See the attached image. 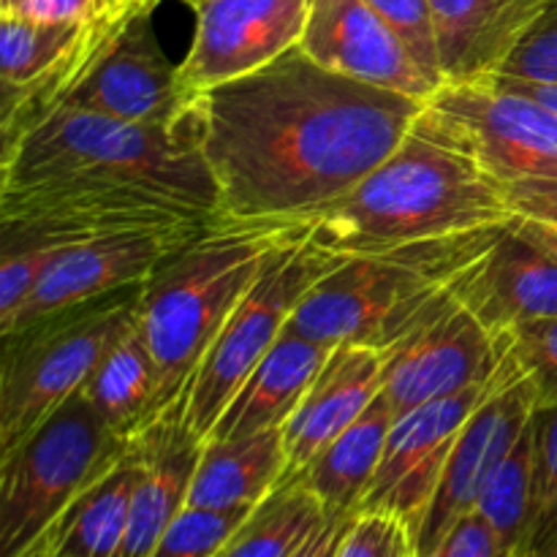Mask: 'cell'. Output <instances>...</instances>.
<instances>
[{"label": "cell", "instance_id": "6da1fadb", "mask_svg": "<svg viewBox=\"0 0 557 557\" xmlns=\"http://www.w3.org/2000/svg\"><path fill=\"white\" fill-rule=\"evenodd\" d=\"M422 109L294 47L199 92L188 134L215 180L218 221H302L386 161Z\"/></svg>", "mask_w": 557, "mask_h": 557}, {"label": "cell", "instance_id": "7a4b0ae2", "mask_svg": "<svg viewBox=\"0 0 557 557\" xmlns=\"http://www.w3.org/2000/svg\"><path fill=\"white\" fill-rule=\"evenodd\" d=\"M515 221L506 185L471 156L411 128L368 177L308 212V243L332 253H375Z\"/></svg>", "mask_w": 557, "mask_h": 557}, {"label": "cell", "instance_id": "3957f363", "mask_svg": "<svg viewBox=\"0 0 557 557\" xmlns=\"http://www.w3.org/2000/svg\"><path fill=\"white\" fill-rule=\"evenodd\" d=\"M308 239L302 221H212L152 270L139 292V326L161 373L163 411L180 403L261 272Z\"/></svg>", "mask_w": 557, "mask_h": 557}, {"label": "cell", "instance_id": "277c9868", "mask_svg": "<svg viewBox=\"0 0 557 557\" xmlns=\"http://www.w3.org/2000/svg\"><path fill=\"white\" fill-rule=\"evenodd\" d=\"M0 188L101 183L156 188L218 218V188L188 125L128 123L79 107L52 109L3 147Z\"/></svg>", "mask_w": 557, "mask_h": 557}, {"label": "cell", "instance_id": "5b68a950", "mask_svg": "<svg viewBox=\"0 0 557 557\" xmlns=\"http://www.w3.org/2000/svg\"><path fill=\"white\" fill-rule=\"evenodd\" d=\"M509 223L346 256L305 294L286 332L324 346L348 343L384 354L417 324L438 294L493 248Z\"/></svg>", "mask_w": 557, "mask_h": 557}, {"label": "cell", "instance_id": "8992f818", "mask_svg": "<svg viewBox=\"0 0 557 557\" xmlns=\"http://www.w3.org/2000/svg\"><path fill=\"white\" fill-rule=\"evenodd\" d=\"M139 286L60 310L3 337L0 457L36 433L87 384L107 348L139 315Z\"/></svg>", "mask_w": 557, "mask_h": 557}, {"label": "cell", "instance_id": "52a82bcc", "mask_svg": "<svg viewBox=\"0 0 557 557\" xmlns=\"http://www.w3.org/2000/svg\"><path fill=\"white\" fill-rule=\"evenodd\" d=\"M128 449L131 438L98 417L85 392L71 395L0 457V557L25 555Z\"/></svg>", "mask_w": 557, "mask_h": 557}, {"label": "cell", "instance_id": "ba28073f", "mask_svg": "<svg viewBox=\"0 0 557 557\" xmlns=\"http://www.w3.org/2000/svg\"><path fill=\"white\" fill-rule=\"evenodd\" d=\"M343 259L346 253H332L305 239L281 250V256L261 272L232 319L218 332L215 343L207 348L185 392V419L201 441L212 433L250 370L286 332L288 319L305 294L341 267Z\"/></svg>", "mask_w": 557, "mask_h": 557}, {"label": "cell", "instance_id": "9c48e42d", "mask_svg": "<svg viewBox=\"0 0 557 557\" xmlns=\"http://www.w3.org/2000/svg\"><path fill=\"white\" fill-rule=\"evenodd\" d=\"M471 156L498 183L557 180V112L490 82H446L413 123Z\"/></svg>", "mask_w": 557, "mask_h": 557}, {"label": "cell", "instance_id": "30bf717a", "mask_svg": "<svg viewBox=\"0 0 557 557\" xmlns=\"http://www.w3.org/2000/svg\"><path fill=\"white\" fill-rule=\"evenodd\" d=\"M509 359L506 335H493L455 294L428 305L417 324L384 351L381 395L395 417L468 386L487 384Z\"/></svg>", "mask_w": 557, "mask_h": 557}, {"label": "cell", "instance_id": "8fae6325", "mask_svg": "<svg viewBox=\"0 0 557 557\" xmlns=\"http://www.w3.org/2000/svg\"><path fill=\"white\" fill-rule=\"evenodd\" d=\"M506 368H509V359L487 384L468 386L457 395L438 397L395 417L381 466L368 495L359 504V511H384L403 520L417 533L433 504V495L462 428L473 417V411L493 395V389L506 375Z\"/></svg>", "mask_w": 557, "mask_h": 557}, {"label": "cell", "instance_id": "7c38bea8", "mask_svg": "<svg viewBox=\"0 0 557 557\" xmlns=\"http://www.w3.org/2000/svg\"><path fill=\"white\" fill-rule=\"evenodd\" d=\"M539 408V389L531 375L509 357V368L493 395L473 411L462 428L449 462L444 468L438 490L433 495L422 525L413 533L419 557H433L444 544L446 533L476 509L484 484L504 462L531 424Z\"/></svg>", "mask_w": 557, "mask_h": 557}, {"label": "cell", "instance_id": "4fadbf2b", "mask_svg": "<svg viewBox=\"0 0 557 557\" xmlns=\"http://www.w3.org/2000/svg\"><path fill=\"white\" fill-rule=\"evenodd\" d=\"M152 11L141 9L103 47L90 74L69 96V107L90 109L128 123L183 131L196 92L172 65L152 27Z\"/></svg>", "mask_w": 557, "mask_h": 557}, {"label": "cell", "instance_id": "5bb4252c", "mask_svg": "<svg viewBox=\"0 0 557 557\" xmlns=\"http://www.w3.org/2000/svg\"><path fill=\"white\" fill-rule=\"evenodd\" d=\"M205 226L207 223H180V226L125 228V232L69 245L47 267L36 292L16 313L11 332L25 330L60 310L139 286L163 259L183 248Z\"/></svg>", "mask_w": 557, "mask_h": 557}, {"label": "cell", "instance_id": "9a60e30c", "mask_svg": "<svg viewBox=\"0 0 557 557\" xmlns=\"http://www.w3.org/2000/svg\"><path fill=\"white\" fill-rule=\"evenodd\" d=\"M313 0H201L180 74L196 96L299 47Z\"/></svg>", "mask_w": 557, "mask_h": 557}, {"label": "cell", "instance_id": "2e32d148", "mask_svg": "<svg viewBox=\"0 0 557 557\" xmlns=\"http://www.w3.org/2000/svg\"><path fill=\"white\" fill-rule=\"evenodd\" d=\"M299 47L319 65L428 103L441 90L368 0H313Z\"/></svg>", "mask_w": 557, "mask_h": 557}, {"label": "cell", "instance_id": "e0dca14e", "mask_svg": "<svg viewBox=\"0 0 557 557\" xmlns=\"http://www.w3.org/2000/svg\"><path fill=\"white\" fill-rule=\"evenodd\" d=\"M449 292L487 326L506 335L515 326L557 315V259L517 228V215L493 248L479 256Z\"/></svg>", "mask_w": 557, "mask_h": 557}, {"label": "cell", "instance_id": "ac0fdd59", "mask_svg": "<svg viewBox=\"0 0 557 557\" xmlns=\"http://www.w3.org/2000/svg\"><path fill=\"white\" fill-rule=\"evenodd\" d=\"M131 441L141 455V479L117 557H150L169 525L188 506L205 441L185 419V397Z\"/></svg>", "mask_w": 557, "mask_h": 557}, {"label": "cell", "instance_id": "d6986e66", "mask_svg": "<svg viewBox=\"0 0 557 557\" xmlns=\"http://www.w3.org/2000/svg\"><path fill=\"white\" fill-rule=\"evenodd\" d=\"M384 354L368 346H335L283 428L286 479L297 476L324 446L351 428L381 395Z\"/></svg>", "mask_w": 557, "mask_h": 557}, {"label": "cell", "instance_id": "ffe728a7", "mask_svg": "<svg viewBox=\"0 0 557 557\" xmlns=\"http://www.w3.org/2000/svg\"><path fill=\"white\" fill-rule=\"evenodd\" d=\"M557 0H430L444 82L498 71L528 27Z\"/></svg>", "mask_w": 557, "mask_h": 557}, {"label": "cell", "instance_id": "44dd1931", "mask_svg": "<svg viewBox=\"0 0 557 557\" xmlns=\"http://www.w3.org/2000/svg\"><path fill=\"white\" fill-rule=\"evenodd\" d=\"M332 348L310 337L283 332L267 357L250 370L248 379L228 400L207 441L243 438V435L283 430L297 411L310 384L330 359Z\"/></svg>", "mask_w": 557, "mask_h": 557}, {"label": "cell", "instance_id": "7402d4cb", "mask_svg": "<svg viewBox=\"0 0 557 557\" xmlns=\"http://www.w3.org/2000/svg\"><path fill=\"white\" fill-rule=\"evenodd\" d=\"M283 430L226 441H205L188 506L212 511H250L286 479Z\"/></svg>", "mask_w": 557, "mask_h": 557}, {"label": "cell", "instance_id": "603a6c76", "mask_svg": "<svg viewBox=\"0 0 557 557\" xmlns=\"http://www.w3.org/2000/svg\"><path fill=\"white\" fill-rule=\"evenodd\" d=\"M82 392L98 417L125 438H134L161 417V373L141 335L139 315L107 348Z\"/></svg>", "mask_w": 557, "mask_h": 557}, {"label": "cell", "instance_id": "cb8c5ba5", "mask_svg": "<svg viewBox=\"0 0 557 557\" xmlns=\"http://www.w3.org/2000/svg\"><path fill=\"white\" fill-rule=\"evenodd\" d=\"M395 424V411L384 395L375 397L368 411L343 430L330 446L319 451L297 476L324 500L330 511H359V504L373 484L384 457L386 438Z\"/></svg>", "mask_w": 557, "mask_h": 557}, {"label": "cell", "instance_id": "d4e9b609", "mask_svg": "<svg viewBox=\"0 0 557 557\" xmlns=\"http://www.w3.org/2000/svg\"><path fill=\"white\" fill-rule=\"evenodd\" d=\"M139 479L141 455L131 441L128 455L82 493L44 539L69 557H117Z\"/></svg>", "mask_w": 557, "mask_h": 557}, {"label": "cell", "instance_id": "484cf974", "mask_svg": "<svg viewBox=\"0 0 557 557\" xmlns=\"http://www.w3.org/2000/svg\"><path fill=\"white\" fill-rule=\"evenodd\" d=\"M330 509L302 476H288L248 511L218 557H288L326 520Z\"/></svg>", "mask_w": 557, "mask_h": 557}, {"label": "cell", "instance_id": "4316f807", "mask_svg": "<svg viewBox=\"0 0 557 557\" xmlns=\"http://www.w3.org/2000/svg\"><path fill=\"white\" fill-rule=\"evenodd\" d=\"M479 515L498 533L500 542L517 553L531 531L536 515V428L531 424L517 438L493 476L484 484L476 504Z\"/></svg>", "mask_w": 557, "mask_h": 557}, {"label": "cell", "instance_id": "83f0119b", "mask_svg": "<svg viewBox=\"0 0 557 557\" xmlns=\"http://www.w3.org/2000/svg\"><path fill=\"white\" fill-rule=\"evenodd\" d=\"M248 511H212L185 506L150 557H218Z\"/></svg>", "mask_w": 557, "mask_h": 557}, {"label": "cell", "instance_id": "f1b7e54d", "mask_svg": "<svg viewBox=\"0 0 557 557\" xmlns=\"http://www.w3.org/2000/svg\"><path fill=\"white\" fill-rule=\"evenodd\" d=\"M509 357L525 370L539 389V406L557 400V315L506 332Z\"/></svg>", "mask_w": 557, "mask_h": 557}, {"label": "cell", "instance_id": "f546056e", "mask_svg": "<svg viewBox=\"0 0 557 557\" xmlns=\"http://www.w3.org/2000/svg\"><path fill=\"white\" fill-rule=\"evenodd\" d=\"M392 27L397 36L406 41L408 52L419 63V69L430 76L438 87H444V74H441L438 41H435L433 9L430 0H368Z\"/></svg>", "mask_w": 557, "mask_h": 557}, {"label": "cell", "instance_id": "4dcf8cb0", "mask_svg": "<svg viewBox=\"0 0 557 557\" xmlns=\"http://www.w3.org/2000/svg\"><path fill=\"white\" fill-rule=\"evenodd\" d=\"M493 74L536 85H557V3L528 27L525 36Z\"/></svg>", "mask_w": 557, "mask_h": 557}, {"label": "cell", "instance_id": "1f68e13d", "mask_svg": "<svg viewBox=\"0 0 557 557\" xmlns=\"http://www.w3.org/2000/svg\"><path fill=\"white\" fill-rule=\"evenodd\" d=\"M335 557H419L413 531L384 511H357Z\"/></svg>", "mask_w": 557, "mask_h": 557}, {"label": "cell", "instance_id": "d6a6232c", "mask_svg": "<svg viewBox=\"0 0 557 557\" xmlns=\"http://www.w3.org/2000/svg\"><path fill=\"white\" fill-rule=\"evenodd\" d=\"M533 428H536V515H533L536 522L539 517L557 509V400L536 408Z\"/></svg>", "mask_w": 557, "mask_h": 557}, {"label": "cell", "instance_id": "836d02e7", "mask_svg": "<svg viewBox=\"0 0 557 557\" xmlns=\"http://www.w3.org/2000/svg\"><path fill=\"white\" fill-rule=\"evenodd\" d=\"M441 557H515L509 547L498 539V533L487 525L476 509L468 511L449 533L438 549Z\"/></svg>", "mask_w": 557, "mask_h": 557}, {"label": "cell", "instance_id": "e575fe53", "mask_svg": "<svg viewBox=\"0 0 557 557\" xmlns=\"http://www.w3.org/2000/svg\"><path fill=\"white\" fill-rule=\"evenodd\" d=\"M101 9V0H16L9 11L0 14H16L33 22L47 25H79L90 20Z\"/></svg>", "mask_w": 557, "mask_h": 557}, {"label": "cell", "instance_id": "d590c367", "mask_svg": "<svg viewBox=\"0 0 557 557\" xmlns=\"http://www.w3.org/2000/svg\"><path fill=\"white\" fill-rule=\"evenodd\" d=\"M506 199L515 215L557 221V180H517L506 185Z\"/></svg>", "mask_w": 557, "mask_h": 557}, {"label": "cell", "instance_id": "8d00e7d4", "mask_svg": "<svg viewBox=\"0 0 557 557\" xmlns=\"http://www.w3.org/2000/svg\"><path fill=\"white\" fill-rule=\"evenodd\" d=\"M357 511H330L326 520L315 528L313 536L288 557H335L337 547L346 539L348 528H351Z\"/></svg>", "mask_w": 557, "mask_h": 557}, {"label": "cell", "instance_id": "74e56055", "mask_svg": "<svg viewBox=\"0 0 557 557\" xmlns=\"http://www.w3.org/2000/svg\"><path fill=\"white\" fill-rule=\"evenodd\" d=\"M482 79L490 82V85H495V87H504V90L520 92V96L533 98V101L544 103V107L557 112V85H536V82L509 79V76H495V74L482 76Z\"/></svg>", "mask_w": 557, "mask_h": 557}, {"label": "cell", "instance_id": "f35d334b", "mask_svg": "<svg viewBox=\"0 0 557 557\" xmlns=\"http://www.w3.org/2000/svg\"><path fill=\"white\" fill-rule=\"evenodd\" d=\"M517 228H520L528 239H533L536 245H542L549 256H555L557 259V221L517 215Z\"/></svg>", "mask_w": 557, "mask_h": 557}, {"label": "cell", "instance_id": "ab89813d", "mask_svg": "<svg viewBox=\"0 0 557 557\" xmlns=\"http://www.w3.org/2000/svg\"><path fill=\"white\" fill-rule=\"evenodd\" d=\"M22 557H69V555H63V553H60L58 547H52V544H49L47 539L41 536V539H38V542L33 544V547L27 549V553L22 555Z\"/></svg>", "mask_w": 557, "mask_h": 557}, {"label": "cell", "instance_id": "60d3db41", "mask_svg": "<svg viewBox=\"0 0 557 557\" xmlns=\"http://www.w3.org/2000/svg\"><path fill=\"white\" fill-rule=\"evenodd\" d=\"M101 3H128V5H150V9H156L161 0H101Z\"/></svg>", "mask_w": 557, "mask_h": 557}, {"label": "cell", "instance_id": "b9f144b4", "mask_svg": "<svg viewBox=\"0 0 557 557\" xmlns=\"http://www.w3.org/2000/svg\"><path fill=\"white\" fill-rule=\"evenodd\" d=\"M536 557H557V544H553V547H549V549H544V553L536 555Z\"/></svg>", "mask_w": 557, "mask_h": 557}, {"label": "cell", "instance_id": "7bdbcfd3", "mask_svg": "<svg viewBox=\"0 0 557 557\" xmlns=\"http://www.w3.org/2000/svg\"><path fill=\"white\" fill-rule=\"evenodd\" d=\"M14 3H16V0H0V11H9Z\"/></svg>", "mask_w": 557, "mask_h": 557}, {"label": "cell", "instance_id": "ee69618b", "mask_svg": "<svg viewBox=\"0 0 557 557\" xmlns=\"http://www.w3.org/2000/svg\"><path fill=\"white\" fill-rule=\"evenodd\" d=\"M183 3H188V5H190V9H196V5H199V3H201V0H183Z\"/></svg>", "mask_w": 557, "mask_h": 557}, {"label": "cell", "instance_id": "f6af8a7d", "mask_svg": "<svg viewBox=\"0 0 557 557\" xmlns=\"http://www.w3.org/2000/svg\"><path fill=\"white\" fill-rule=\"evenodd\" d=\"M433 557H441V555H438V553H435V555H433Z\"/></svg>", "mask_w": 557, "mask_h": 557}]
</instances>
